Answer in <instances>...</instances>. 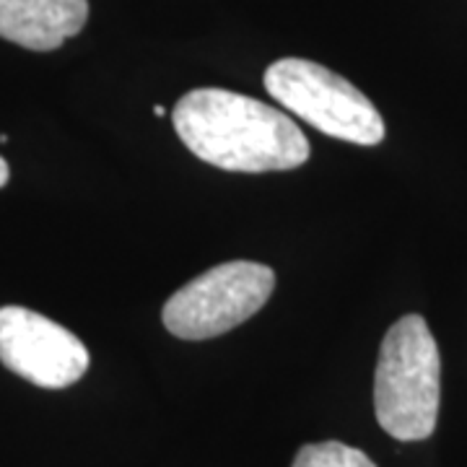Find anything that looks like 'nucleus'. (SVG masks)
<instances>
[{
	"instance_id": "obj_1",
	"label": "nucleus",
	"mask_w": 467,
	"mask_h": 467,
	"mask_svg": "<svg viewBox=\"0 0 467 467\" xmlns=\"http://www.w3.org/2000/svg\"><path fill=\"white\" fill-rule=\"evenodd\" d=\"M174 130L205 164L226 171H285L309 161V140L281 109L226 88H192L174 104Z\"/></svg>"
},
{
	"instance_id": "obj_7",
	"label": "nucleus",
	"mask_w": 467,
	"mask_h": 467,
	"mask_svg": "<svg viewBox=\"0 0 467 467\" xmlns=\"http://www.w3.org/2000/svg\"><path fill=\"white\" fill-rule=\"evenodd\" d=\"M291 467H377L367 454L340 441H319L301 447Z\"/></svg>"
},
{
	"instance_id": "obj_5",
	"label": "nucleus",
	"mask_w": 467,
	"mask_h": 467,
	"mask_svg": "<svg viewBox=\"0 0 467 467\" xmlns=\"http://www.w3.org/2000/svg\"><path fill=\"white\" fill-rule=\"evenodd\" d=\"M0 361L36 387L63 389L86 374L88 350L70 330L45 315L24 306H3Z\"/></svg>"
},
{
	"instance_id": "obj_3",
	"label": "nucleus",
	"mask_w": 467,
	"mask_h": 467,
	"mask_svg": "<svg viewBox=\"0 0 467 467\" xmlns=\"http://www.w3.org/2000/svg\"><path fill=\"white\" fill-rule=\"evenodd\" d=\"M263 81L273 99L319 133L356 146H377L384 140V119L377 107L330 67L284 57L267 67Z\"/></svg>"
},
{
	"instance_id": "obj_9",
	"label": "nucleus",
	"mask_w": 467,
	"mask_h": 467,
	"mask_svg": "<svg viewBox=\"0 0 467 467\" xmlns=\"http://www.w3.org/2000/svg\"><path fill=\"white\" fill-rule=\"evenodd\" d=\"M153 115H156V117H164V115H167V109H164V107H159V104H156V107H153Z\"/></svg>"
},
{
	"instance_id": "obj_4",
	"label": "nucleus",
	"mask_w": 467,
	"mask_h": 467,
	"mask_svg": "<svg viewBox=\"0 0 467 467\" xmlns=\"http://www.w3.org/2000/svg\"><path fill=\"white\" fill-rule=\"evenodd\" d=\"M273 288V267L250 260L223 263L169 296L161 319L169 333L182 340H211L257 315Z\"/></svg>"
},
{
	"instance_id": "obj_2",
	"label": "nucleus",
	"mask_w": 467,
	"mask_h": 467,
	"mask_svg": "<svg viewBox=\"0 0 467 467\" xmlns=\"http://www.w3.org/2000/svg\"><path fill=\"white\" fill-rule=\"evenodd\" d=\"M439 346L420 315H405L384 335L377 374L374 410L387 434L398 441H423L439 418Z\"/></svg>"
},
{
	"instance_id": "obj_8",
	"label": "nucleus",
	"mask_w": 467,
	"mask_h": 467,
	"mask_svg": "<svg viewBox=\"0 0 467 467\" xmlns=\"http://www.w3.org/2000/svg\"><path fill=\"white\" fill-rule=\"evenodd\" d=\"M8 177H11V169L5 164V159L0 156V187H5L8 184Z\"/></svg>"
},
{
	"instance_id": "obj_6",
	"label": "nucleus",
	"mask_w": 467,
	"mask_h": 467,
	"mask_svg": "<svg viewBox=\"0 0 467 467\" xmlns=\"http://www.w3.org/2000/svg\"><path fill=\"white\" fill-rule=\"evenodd\" d=\"M86 21L88 0H0V36L34 52L57 50Z\"/></svg>"
}]
</instances>
